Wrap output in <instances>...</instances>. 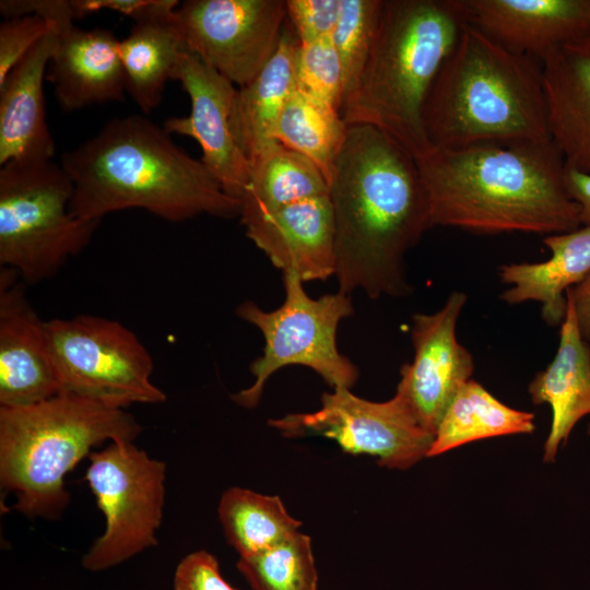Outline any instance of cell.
<instances>
[{"label": "cell", "instance_id": "e0dca14e", "mask_svg": "<svg viewBox=\"0 0 590 590\" xmlns=\"http://www.w3.org/2000/svg\"><path fill=\"white\" fill-rule=\"evenodd\" d=\"M247 237L282 272L303 282L335 272V234L329 196L297 201L241 221Z\"/></svg>", "mask_w": 590, "mask_h": 590}, {"label": "cell", "instance_id": "d6986e66", "mask_svg": "<svg viewBox=\"0 0 590 590\" xmlns=\"http://www.w3.org/2000/svg\"><path fill=\"white\" fill-rule=\"evenodd\" d=\"M58 28L47 34L0 83V165L52 161L55 140L46 121L44 79Z\"/></svg>", "mask_w": 590, "mask_h": 590}, {"label": "cell", "instance_id": "8d00e7d4", "mask_svg": "<svg viewBox=\"0 0 590 590\" xmlns=\"http://www.w3.org/2000/svg\"><path fill=\"white\" fill-rule=\"evenodd\" d=\"M564 184L569 198L579 206V220L590 226V174L565 166Z\"/></svg>", "mask_w": 590, "mask_h": 590}, {"label": "cell", "instance_id": "d4e9b609", "mask_svg": "<svg viewBox=\"0 0 590 590\" xmlns=\"http://www.w3.org/2000/svg\"><path fill=\"white\" fill-rule=\"evenodd\" d=\"M248 185L239 199L240 221L305 199L329 196L321 170L305 156L273 141L250 158Z\"/></svg>", "mask_w": 590, "mask_h": 590}, {"label": "cell", "instance_id": "4316f807", "mask_svg": "<svg viewBox=\"0 0 590 590\" xmlns=\"http://www.w3.org/2000/svg\"><path fill=\"white\" fill-rule=\"evenodd\" d=\"M217 514L224 535L239 557L279 544L302 526L279 496L243 487H229L223 493Z\"/></svg>", "mask_w": 590, "mask_h": 590}, {"label": "cell", "instance_id": "cb8c5ba5", "mask_svg": "<svg viewBox=\"0 0 590 590\" xmlns=\"http://www.w3.org/2000/svg\"><path fill=\"white\" fill-rule=\"evenodd\" d=\"M174 12L134 22L119 40L127 94L144 114L162 103L166 82L174 80L186 49Z\"/></svg>", "mask_w": 590, "mask_h": 590}, {"label": "cell", "instance_id": "44dd1931", "mask_svg": "<svg viewBox=\"0 0 590 590\" xmlns=\"http://www.w3.org/2000/svg\"><path fill=\"white\" fill-rule=\"evenodd\" d=\"M566 314L553 361L531 380L534 404L547 403L552 422L544 442L543 461L553 462L576 424L590 415V343L581 335L569 288Z\"/></svg>", "mask_w": 590, "mask_h": 590}, {"label": "cell", "instance_id": "2e32d148", "mask_svg": "<svg viewBox=\"0 0 590 590\" xmlns=\"http://www.w3.org/2000/svg\"><path fill=\"white\" fill-rule=\"evenodd\" d=\"M468 22L506 48L540 62L590 36V0H462Z\"/></svg>", "mask_w": 590, "mask_h": 590}, {"label": "cell", "instance_id": "e575fe53", "mask_svg": "<svg viewBox=\"0 0 590 590\" xmlns=\"http://www.w3.org/2000/svg\"><path fill=\"white\" fill-rule=\"evenodd\" d=\"M78 19L103 9L129 16L134 22L173 13L176 0H73Z\"/></svg>", "mask_w": 590, "mask_h": 590}, {"label": "cell", "instance_id": "4fadbf2b", "mask_svg": "<svg viewBox=\"0 0 590 590\" xmlns=\"http://www.w3.org/2000/svg\"><path fill=\"white\" fill-rule=\"evenodd\" d=\"M468 296L453 291L434 314H415L411 339L414 357L400 368L396 394L416 422L435 435L447 408L471 379L473 356L457 339L456 328Z\"/></svg>", "mask_w": 590, "mask_h": 590}, {"label": "cell", "instance_id": "83f0119b", "mask_svg": "<svg viewBox=\"0 0 590 590\" xmlns=\"http://www.w3.org/2000/svg\"><path fill=\"white\" fill-rule=\"evenodd\" d=\"M346 131L340 113L296 88L276 119L273 140L311 161L329 182Z\"/></svg>", "mask_w": 590, "mask_h": 590}, {"label": "cell", "instance_id": "836d02e7", "mask_svg": "<svg viewBox=\"0 0 590 590\" xmlns=\"http://www.w3.org/2000/svg\"><path fill=\"white\" fill-rule=\"evenodd\" d=\"M173 590H238L225 580L214 555L199 550L177 565Z\"/></svg>", "mask_w": 590, "mask_h": 590}, {"label": "cell", "instance_id": "d590c367", "mask_svg": "<svg viewBox=\"0 0 590 590\" xmlns=\"http://www.w3.org/2000/svg\"><path fill=\"white\" fill-rule=\"evenodd\" d=\"M0 13L7 19L38 15L54 24L78 19L73 0H1Z\"/></svg>", "mask_w": 590, "mask_h": 590}, {"label": "cell", "instance_id": "f546056e", "mask_svg": "<svg viewBox=\"0 0 590 590\" xmlns=\"http://www.w3.org/2000/svg\"><path fill=\"white\" fill-rule=\"evenodd\" d=\"M382 5L384 0H342L340 17L331 38L342 66L344 99L354 87L366 62Z\"/></svg>", "mask_w": 590, "mask_h": 590}, {"label": "cell", "instance_id": "484cf974", "mask_svg": "<svg viewBox=\"0 0 590 590\" xmlns=\"http://www.w3.org/2000/svg\"><path fill=\"white\" fill-rule=\"evenodd\" d=\"M534 414L510 408L473 379L465 382L444 413L427 458L471 441L534 432Z\"/></svg>", "mask_w": 590, "mask_h": 590}, {"label": "cell", "instance_id": "f35d334b", "mask_svg": "<svg viewBox=\"0 0 590 590\" xmlns=\"http://www.w3.org/2000/svg\"><path fill=\"white\" fill-rule=\"evenodd\" d=\"M588 435L590 437V423H589V426H588Z\"/></svg>", "mask_w": 590, "mask_h": 590}, {"label": "cell", "instance_id": "603a6c76", "mask_svg": "<svg viewBox=\"0 0 590 590\" xmlns=\"http://www.w3.org/2000/svg\"><path fill=\"white\" fill-rule=\"evenodd\" d=\"M299 40L293 30L283 28L278 47L261 70L237 90L235 130L249 157L273 142V129L286 101L296 87V56Z\"/></svg>", "mask_w": 590, "mask_h": 590}, {"label": "cell", "instance_id": "5b68a950", "mask_svg": "<svg viewBox=\"0 0 590 590\" xmlns=\"http://www.w3.org/2000/svg\"><path fill=\"white\" fill-rule=\"evenodd\" d=\"M465 23L462 0H384L368 57L342 105L344 122L382 130L414 158L430 151L424 103Z\"/></svg>", "mask_w": 590, "mask_h": 590}, {"label": "cell", "instance_id": "7402d4cb", "mask_svg": "<svg viewBox=\"0 0 590 590\" xmlns=\"http://www.w3.org/2000/svg\"><path fill=\"white\" fill-rule=\"evenodd\" d=\"M552 256L536 263H511L499 268V279L509 285L500 299L509 305L535 300L542 305L546 324L560 326L566 314V292L590 272V226L543 238Z\"/></svg>", "mask_w": 590, "mask_h": 590}, {"label": "cell", "instance_id": "6da1fadb", "mask_svg": "<svg viewBox=\"0 0 590 590\" xmlns=\"http://www.w3.org/2000/svg\"><path fill=\"white\" fill-rule=\"evenodd\" d=\"M328 185L339 292L409 295L404 257L432 226L416 160L382 130L350 125Z\"/></svg>", "mask_w": 590, "mask_h": 590}, {"label": "cell", "instance_id": "9c48e42d", "mask_svg": "<svg viewBox=\"0 0 590 590\" xmlns=\"http://www.w3.org/2000/svg\"><path fill=\"white\" fill-rule=\"evenodd\" d=\"M46 329L60 393L120 409L166 400L152 381L150 352L119 321L78 315L47 320Z\"/></svg>", "mask_w": 590, "mask_h": 590}, {"label": "cell", "instance_id": "3957f363", "mask_svg": "<svg viewBox=\"0 0 590 590\" xmlns=\"http://www.w3.org/2000/svg\"><path fill=\"white\" fill-rule=\"evenodd\" d=\"M60 165L73 185L70 211L83 220L101 221L127 209H142L168 222L240 212L239 201L223 190L201 160L141 115L109 120L64 152Z\"/></svg>", "mask_w": 590, "mask_h": 590}, {"label": "cell", "instance_id": "1f68e13d", "mask_svg": "<svg viewBox=\"0 0 590 590\" xmlns=\"http://www.w3.org/2000/svg\"><path fill=\"white\" fill-rule=\"evenodd\" d=\"M51 22L38 15L7 19L0 24V83L47 34Z\"/></svg>", "mask_w": 590, "mask_h": 590}, {"label": "cell", "instance_id": "7c38bea8", "mask_svg": "<svg viewBox=\"0 0 590 590\" xmlns=\"http://www.w3.org/2000/svg\"><path fill=\"white\" fill-rule=\"evenodd\" d=\"M174 15L186 49L241 87L274 54L286 9L284 0H188Z\"/></svg>", "mask_w": 590, "mask_h": 590}, {"label": "cell", "instance_id": "5bb4252c", "mask_svg": "<svg viewBox=\"0 0 590 590\" xmlns=\"http://www.w3.org/2000/svg\"><path fill=\"white\" fill-rule=\"evenodd\" d=\"M174 80L181 83L191 103L185 117H169L163 128L194 139L202 150V163L223 190L239 201L250 176V160L237 139L234 117L237 90L234 84L185 49Z\"/></svg>", "mask_w": 590, "mask_h": 590}, {"label": "cell", "instance_id": "4dcf8cb0", "mask_svg": "<svg viewBox=\"0 0 590 590\" xmlns=\"http://www.w3.org/2000/svg\"><path fill=\"white\" fill-rule=\"evenodd\" d=\"M295 75L300 93L341 115L344 81L331 35L307 44L299 43Z\"/></svg>", "mask_w": 590, "mask_h": 590}, {"label": "cell", "instance_id": "d6a6232c", "mask_svg": "<svg viewBox=\"0 0 590 590\" xmlns=\"http://www.w3.org/2000/svg\"><path fill=\"white\" fill-rule=\"evenodd\" d=\"M342 0H285L286 20L300 44L330 36L339 21Z\"/></svg>", "mask_w": 590, "mask_h": 590}, {"label": "cell", "instance_id": "ffe728a7", "mask_svg": "<svg viewBox=\"0 0 590 590\" xmlns=\"http://www.w3.org/2000/svg\"><path fill=\"white\" fill-rule=\"evenodd\" d=\"M547 128L565 166L590 174V36L542 61Z\"/></svg>", "mask_w": 590, "mask_h": 590}, {"label": "cell", "instance_id": "8fae6325", "mask_svg": "<svg viewBox=\"0 0 590 590\" xmlns=\"http://www.w3.org/2000/svg\"><path fill=\"white\" fill-rule=\"evenodd\" d=\"M268 423L285 437L329 438L346 453L371 456L380 465L396 470H406L426 458L434 440L397 394L375 402L355 396L350 388L324 392L314 412L292 413Z\"/></svg>", "mask_w": 590, "mask_h": 590}, {"label": "cell", "instance_id": "7a4b0ae2", "mask_svg": "<svg viewBox=\"0 0 590 590\" xmlns=\"http://www.w3.org/2000/svg\"><path fill=\"white\" fill-rule=\"evenodd\" d=\"M415 160L432 226L548 236L581 225L565 188L564 157L552 140L433 148Z\"/></svg>", "mask_w": 590, "mask_h": 590}, {"label": "cell", "instance_id": "277c9868", "mask_svg": "<svg viewBox=\"0 0 590 590\" xmlns=\"http://www.w3.org/2000/svg\"><path fill=\"white\" fill-rule=\"evenodd\" d=\"M435 149L551 140L542 63L465 23L423 107Z\"/></svg>", "mask_w": 590, "mask_h": 590}, {"label": "cell", "instance_id": "74e56055", "mask_svg": "<svg viewBox=\"0 0 590 590\" xmlns=\"http://www.w3.org/2000/svg\"><path fill=\"white\" fill-rule=\"evenodd\" d=\"M582 338L590 343V272L569 288Z\"/></svg>", "mask_w": 590, "mask_h": 590}, {"label": "cell", "instance_id": "ba28073f", "mask_svg": "<svg viewBox=\"0 0 590 590\" xmlns=\"http://www.w3.org/2000/svg\"><path fill=\"white\" fill-rule=\"evenodd\" d=\"M285 297L274 310H263L253 302H244L237 316L257 327L264 339L262 355L250 365L255 377L251 386L232 396L246 409L255 408L269 378L290 365L306 366L317 373L332 389L350 388L358 370L337 345V331L342 319L353 314L347 294L338 292L311 298L302 279L283 272Z\"/></svg>", "mask_w": 590, "mask_h": 590}, {"label": "cell", "instance_id": "f1b7e54d", "mask_svg": "<svg viewBox=\"0 0 590 590\" xmlns=\"http://www.w3.org/2000/svg\"><path fill=\"white\" fill-rule=\"evenodd\" d=\"M236 567L252 590H318L311 540L300 531L266 551L239 557Z\"/></svg>", "mask_w": 590, "mask_h": 590}, {"label": "cell", "instance_id": "8992f818", "mask_svg": "<svg viewBox=\"0 0 590 590\" xmlns=\"http://www.w3.org/2000/svg\"><path fill=\"white\" fill-rule=\"evenodd\" d=\"M141 424L126 409L71 393L17 408L0 406V484L14 509L30 518L56 519L70 494L66 475L94 446L134 441Z\"/></svg>", "mask_w": 590, "mask_h": 590}, {"label": "cell", "instance_id": "9a60e30c", "mask_svg": "<svg viewBox=\"0 0 590 590\" xmlns=\"http://www.w3.org/2000/svg\"><path fill=\"white\" fill-rule=\"evenodd\" d=\"M26 284L0 269V406L17 408L60 393L46 321L26 296Z\"/></svg>", "mask_w": 590, "mask_h": 590}, {"label": "cell", "instance_id": "ac0fdd59", "mask_svg": "<svg viewBox=\"0 0 590 590\" xmlns=\"http://www.w3.org/2000/svg\"><path fill=\"white\" fill-rule=\"evenodd\" d=\"M58 38L47 80L66 111L125 99L126 76L119 40L107 28L84 30L73 22L56 24Z\"/></svg>", "mask_w": 590, "mask_h": 590}, {"label": "cell", "instance_id": "52a82bcc", "mask_svg": "<svg viewBox=\"0 0 590 590\" xmlns=\"http://www.w3.org/2000/svg\"><path fill=\"white\" fill-rule=\"evenodd\" d=\"M73 185L52 161L9 162L0 169V264L26 285L52 278L91 241L101 221L70 211Z\"/></svg>", "mask_w": 590, "mask_h": 590}, {"label": "cell", "instance_id": "30bf717a", "mask_svg": "<svg viewBox=\"0 0 590 590\" xmlns=\"http://www.w3.org/2000/svg\"><path fill=\"white\" fill-rule=\"evenodd\" d=\"M88 459L84 480L106 524L82 557V566L102 571L157 544L166 464L126 440L110 441Z\"/></svg>", "mask_w": 590, "mask_h": 590}]
</instances>
